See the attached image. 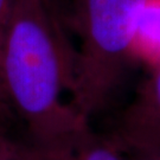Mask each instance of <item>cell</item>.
<instances>
[{
	"label": "cell",
	"mask_w": 160,
	"mask_h": 160,
	"mask_svg": "<svg viewBox=\"0 0 160 160\" xmlns=\"http://www.w3.org/2000/svg\"><path fill=\"white\" fill-rule=\"evenodd\" d=\"M0 160H23L18 154L14 141L0 125Z\"/></svg>",
	"instance_id": "cell-6"
},
{
	"label": "cell",
	"mask_w": 160,
	"mask_h": 160,
	"mask_svg": "<svg viewBox=\"0 0 160 160\" xmlns=\"http://www.w3.org/2000/svg\"><path fill=\"white\" fill-rule=\"evenodd\" d=\"M127 149L133 151V155L129 157L131 160H160V143L138 146Z\"/></svg>",
	"instance_id": "cell-7"
},
{
	"label": "cell",
	"mask_w": 160,
	"mask_h": 160,
	"mask_svg": "<svg viewBox=\"0 0 160 160\" xmlns=\"http://www.w3.org/2000/svg\"><path fill=\"white\" fill-rule=\"evenodd\" d=\"M118 138L127 148L160 142V65L128 107Z\"/></svg>",
	"instance_id": "cell-4"
},
{
	"label": "cell",
	"mask_w": 160,
	"mask_h": 160,
	"mask_svg": "<svg viewBox=\"0 0 160 160\" xmlns=\"http://www.w3.org/2000/svg\"><path fill=\"white\" fill-rule=\"evenodd\" d=\"M132 55L153 68L160 65V0H143Z\"/></svg>",
	"instance_id": "cell-5"
},
{
	"label": "cell",
	"mask_w": 160,
	"mask_h": 160,
	"mask_svg": "<svg viewBox=\"0 0 160 160\" xmlns=\"http://www.w3.org/2000/svg\"><path fill=\"white\" fill-rule=\"evenodd\" d=\"M158 143H160V142H158Z\"/></svg>",
	"instance_id": "cell-9"
},
{
	"label": "cell",
	"mask_w": 160,
	"mask_h": 160,
	"mask_svg": "<svg viewBox=\"0 0 160 160\" xmlns=\"http://www.w3.org/2000/svg\"><path fill=\"white\" fill-rule=\"evenodd\" d=\"M76 51L64 33L51 0H13L0 46V114L36 139L78 118L71 95Z\"/></svg>",
	"instance_id": "cell-1"
},
{
	"label": "cell",
	"mask_w": 160,
	"mask_h": 160,
	"mask_svg": "<svg viewBox=\"0 0 160 160\" xmlns=\"http://www.w3.org/2000/svg\"><path fill=\"white\" fill-rule=\"evenodd\" d=\"M13 141L23 160H131L119 138L95 132L82 115L48 135Z\"/></svg>",
	"instance_id": "cell-3"
},
{
	"label": "cell",
	"mask_w": 160,
	"mask_h": 160,
	"mask_svg": "<svg viewBox=\"0 0 160 160\" xmlns=\"http://www.w3.org/2000/svg\"><path fill=\"white\" fill-rule=\"evenodd\" d=\"M143 0H81L71 106L87 119L113 96L128 61Z\"/></svg>",
	"instance_id": "cell-2"
},
{
	"label": "cell",
	"mask_w": 160,
	"mask_h": 160,
	"mask_svg": "<svg viewBox=\"0 0 160 160\" xmlns=\"http://www.w3.org/2000/svg\"><path fill=\"white\" fill-rule=\"evenodd\" d=\"M13 0H0V46L6 29V24L11 13Z\"/></svg>",
	"instance_id": "cell-8"
}]
</instances>
